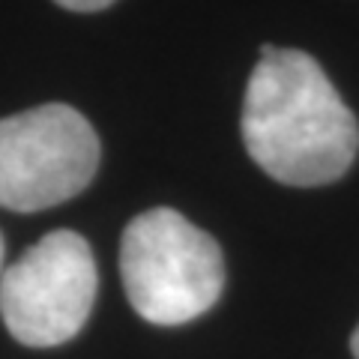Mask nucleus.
<instances>
[{
    "mask_svg": "<svg viewBox=\"0 0 359 359\" xmlns=\"http://www.w3.org/2000/svg\"><path fill=\"white\" fill-rule=\"evenodd\" d=\"M63 9H72V13H99V9H108L114 0H54Z\"/></svg>",
    "mask_w": 359,
    "mask_h": 359,
    "instance_id": "nucleus-5",
    "label": "nucleus"
},
{
    "mask_svg": "<svg viewBox=\"0 0 359 359\" xmlns=\"http://www.w3.org/2000/svg\"><path fill=\"white\" fill-rule=\"evenodd\" d=\"M351 351H353V359H359V327L353 330V339H351Z\"/></svg>",
    "mask_w": 359,
    "mask_h": 359,
    "instance_id": "nucleus-6",
    "label": "nucleus"
},
{
    "mask_svg": "<svg viewBox=\"0 0 359 359\" xmlns=\"http://www.w3.org/2000/svg\"><path fill=\"white\" fill-rule=\"evenodd\" d=\"M243 144L285 186H327L356 159L359 123L320 63L306 51L264 45L243 99Z\"/></svg>",
    "mask_w": 359,
    "mask_h": 359,
    "instance_id": "nucleus-1",
    "label": "nucleus"
},
{
    "mask_svg": "<svg viewBox=\"0 0 359 359\" xmlns=\"http://www.w3.org/2000/svg\"><path fill=\"white\" fill-rule=\"evenodd\" d=\"M120 276L132 309L156 327L210 311L224 287L219 243L171 207L135 216L120 240Z\"/></svg>",
    "mask_w": 359,
    "mask_h": 359,
    "instance_id": "nucleus-2",
    "label": "nucleus"
},
{
    "mask_svg": "<svg viewBox=\"0 0 359 359\" xmlns=\"http://www.w3.org/2000/svg\"><path fill=\"white\" fill-rule=\"evenodd\" d=\"M96 287L90 243L75 231H51L4 269L0 318L25 347H57L81 332Z\"/></svg>",
    "mask_w": 359,
    "mask_h": 359,
    "instance_id": "nucleus-4",
    "label": "nucleus"
},
{
    "mask_svg": "<svg viewBox=\"0 0 359 359\" xmlns=\"http://www.w3.org/2000/svg\"><path fill=\"white\" fill-rule=\"evenodd\" d=\"M99 135L72 105L51 102L0 120V207L39 212L81 195L99 171Z\"/></svg>",
    "mask_w": 359,
    "mask_h": 359,
    "instance_id": "nucleus-3",
    "label": "nucleus"
},
{
    "mask_svg": "<svg viewBox=\"0 0 359 359\" xmlns=\"http://www.w3.org/2000/svg\"><path fill=\"white\" fill-rule=\"evenodd\" d=\"M0 278H4V237H0Z\"/></svg>",
    "mask_w": 359,
    "mask_h": 359,
    "instance_id": "nucleus-7",
    "label": "nucleus"
}]
</instances>
